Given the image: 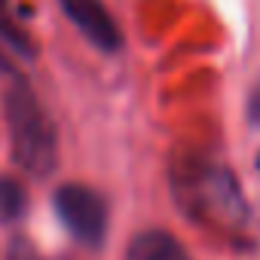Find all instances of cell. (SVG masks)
<instances>
[{
	"label": "cell",
	"mask_w": 260,
	"mask_h": 260,
	"mask_svg": "<svg viewBox=\"0 0 260 260\" xmlns=\"http://www.w3.org/2000/svg\"><path fill=\"white\" fill-rule=\"evenodd\" d=\"M64 19L98 49V52H119L122 49V28L116 25L113 13L104 0H58Z\"/></svg>",
	"instance_id": "obj_4"
},
{
	"label": "cell",
	"mask_w": 260,
	"mask_h": 260,
	"mask_svg": "<svg viewBox=\"0 0 260 260\" xmlns=\"http://www.w3.org/2000/svg\"><path fill=\"white\" fill-rule=\"evenodd\" d=\"M172 196L178 208L199 226L239 233L248 205L223 162H214L202 153H190L172 162Z\"/></svg>",
	"instance_id": "obj_1"
},
{
	"label": "cell",
	"mask_w": 260,
	"mask_h": 260,
	"mask_svg": "<svg viewBox=\"0 0 260 260\" xmlns=\"http://www.w3.org/2000/svg\"><path fill=\"white\" fill-rule=\"evenodd\" d=\"M125 260H190L181 239L166 230H144L128 242Z\"/></svg>",
	"instance_id": "obj_5"
},
{
	"label": "cell",
	"mask_w": 260,
	"mask_h": 260,
	"mask_svg": "<svg viewBox=\"0 0 260 260\" xmlns=\"http://www.w3.org/2000/svg\"><path fill=\"white\" fill-rule=\"evenodd\" d=\"M4 71H10V68H7V58H4V52H0V74H4Z\"/></svg>",
	"instance_id": "obj_10"
},
{
	"label": "cell",
	"mask_w": 260,
	"mask_h": 260,
	"mask_svg": "<svg viewBox=\"0 0 260 260\" xmlns=\"http://www.w3.org/2000/svg\"><path fill=\"white\" fill-rule=\"evenodd\" d=\"M257 172H260V153H257Z\"/></svg>",
	"instance_id": "obj_11"
},
{
	"label": "cell",
	"mask_w": 260,
	"mask_h": 260,
	"mask_svg": "<svg viewBox=\"0 0 260 260\" xmlns=\"http://www.w3.org/2000/svg\"><path fill=\"white\" fill-rule=\"evenodd\" d=\"M7 260H40V254H37V248L28 239H13Z\"/></svg>",
	"instance_id": "obj_8"
},
{
	"label": "cell",
	"mask_w": 260,
	"mask_h": 260,
	"mask_svg": "<svg viewBox=\"0 0 260 260\" xmlns=\"http://www.w3.org/2000/svg\"><path fill=\"white\" fill-rule=\"evenodd\" d=\"M248 116H251V122H254V125H260V83H257V86H254V92H251Z\"/></svg>",
	"instance_id": "obj_9"
},
{
	"label": "cell",
	"mask_w": 260,
	"mask_h": 260,
	"mask_svg": "<svg viewBox=\"0 0 260 260\" xmlns=\"http://www.w3.org/2000/svg\"><path fill=\"white\" fill-rule=\"evenodd\" d=\"M52 208L74 242H80L86 248L104 245L110 214H107V202L98 190H92L86 184H61L52 196Z\"/></svg>",
	"instance_id": "obj_3"
},
{
	"label": "cell",
	"mask_w": 260,
	"mask_h": 260,
	"mask_svg": "<svg viewBox=\"0 0 260 260\" xmlns=\"http://www.w3.org/2000/svg\"><path fill=\"white\" fill-rule=\"evenodd\" d=\"M28 211V190L16 178H0V220L16 223Z\"/></svg>",
	"instance_id": "obj_7"
},
{
	"label": "cell",
	"mask_w": 260,
	"mask_h": 260,
	"mask_svg": "<svg viewBox=\"0 0 260 260\" xmlns=\"http://www.w3.org/2000/svg\"><path fill=\"white\" fill-rule=\"evenodd\" d=\"M0 40H4L7 46H13L16 52H22V55H34L37 52L28 28L19 22L16 10H13V0H0Z\"/></svg>",
	"instance_id": "obj_6"
},
{
	"label": "cell",
	"mask_w": 260,
	"mask_h": 260,
	"mask_svg": "<svg viewBox=\"0 0 260 260\" xmlns=\"http://www.w3.org/2000/svg\"><path fill=\"white\" fill-rule=\"evenodd\" d=\"M7 125L16 166L31 178H46L58 162V132L40 98L22 83L7 92Z\"/></svg>",
	"instance_id": "obj_2"
}]
</instances>
